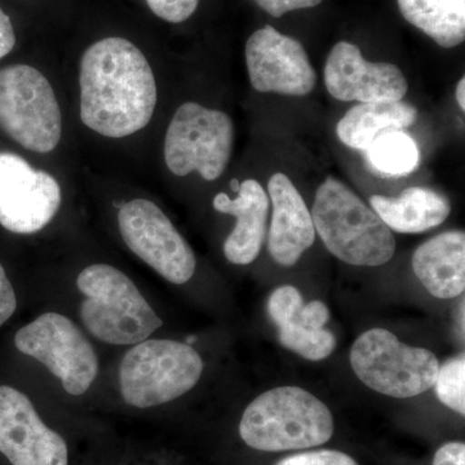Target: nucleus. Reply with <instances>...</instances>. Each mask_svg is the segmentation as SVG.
<instances>
[{
  "label": "nucleus",
  "instance_id": "obj_1",
  "mask_svg": "<svg viewBox=\"0 0 465 465\" xmlns=\"http://www.w3.org/2000/svg\"><path fill=\"white\" fill-rule=\"evenodd\" d=\"M64 74L73 131L110 152L148 146L159 124L161 72L125 36L92 42Z\"/></svg>",
  "mask_w": 465,
  "mask_h": 465
},
{
  "label": "nucleus",
  "instance_id": "obj_2",
  "mask_svg": "<svg viewBox=\"0 0 465 465\" xmlns=\"http://www.w3.org/2000/svg\"><path fill=\"white\" fill-rule=\"evenodd\" d=\"M0 134L30 157L65 166L74 131L57 70L27 63L0 67Z\"/></svg>",
  "mask_w": 465,
  "mask_h": 465
},
{
  "label": "nucleus",
  "instance_id": "obj_3",
  "mask_svg": "<svg viewBox=\"0 0 465 465\" xmlns=\"http://www.w3.org/2000/svg\"><path fill=\"white\" fill-rule=\"evenodd\" d=\"M76 322L96 344L124 349L157 335L163 318L133 275L109 259H88L73 274Z\"/></svg>",
  "mask_w": 465,
  "mask_h": 465
},
{
  "label": "nucleus",
  "instance_id": "obj_4",
  "mask_svg": "<svg viewBox=\"0 0 465 465\" xmlns=\"http://www.w3.org/2000/svg\"><path fill=\"white\" fill-rule=\"evenodd\" d=\"M106 215L122 247L162 280L183 286L197 272V256L164 208L149 193L124 183L103 182Z\"/></svg>",
  "mask_w": 465,
  "mask_h": 465
},
{
  "label": "nucleus",
  "instance_id": "obj_5",
  "mask_svg": "<svg viewBox=\"0 0 465 465\" xmlns=\"http://www.w3.org/2000/svg\"><path fill=\"white\" fill-rule=\"evenodd\" d=\"M73 186L63 164L0 152V226L20 237H45L65 217Z\"/></svg>",
  "mask_w": 465,
  "mask_h": 465
},
{
  "label": "nucleus",
  "instance_id": "obj_6",
  "mask_svg": "<svg viewBox=\"0 0 465 465\" xmlns=\"http://www.w3.org/2000/svg\"><path fill=\"white\" fill-rule=\"evenodd\" d=\"M204 362L189 342L154 335L122 351L116 396L130 409H157L182 399L201 381Z\"/></svg>",
  "mask_w": 465,
  "mask_h": 465
},
{
  "label": "nucleus",
  "instance_id": "obj_7",
  "mask_svg": "<svg viewBox=\"0 0 465 465\" xmlns=\"http://www.w3.org/2000/svg\"><path fill=\"white\" fill-rule=\"evenodd\" d=\"M14 344L73 399L88 396L103 374L96 342L67 312L43 311L17 330Z\"/></svg>",
  "mask_w": 465,
  "mask_h": 465
},
{
  "label": "nucleus",
  "instance_id": "obj_8",
  "mask_svg": "<svg viewBox=\"0 0 465 465\" xmlns=\"http://www.w3.org/2000/svg\"><path fill=\"white\" fill-rule=\"evenodd\" d=\"M159 159L176 179L197 174L217 182L231 164L234 124L224 110L186 100L174 108L162 130Z\"/></svg>",
  "mask_w": 465,
  "mask_h": 465
},
{
  "label": "nucleus",
  "instance_id": "obj_9",
  "mask_svg": "<svg viewBox=\"0 0 465 465\" xmlns=\"http://www.w3.org/2000/svg\"><path fill=\"white\" fill-rule=\"evenodd\" d=\"M311 213L324 246L341 262L381 266L393 258V232L372 208L336 177H326L321 183Z\"/></svg>",
  "mask_w": 465,
  "mask_h": 465
},
{
  "label": "nucleus",
  "instance_id": "obj_10",
  "mask_svg": "<svg viewBox=\"0 0 465 465\" xmlns=\"http://www.w3.org/2000/svg\"><path fill=\"white\" fill-rule=\"evenodd\" d=\"M333 418L322 401L298 387H280L256 397L244 410L241 439L251 449L277 452L316 448L331 440Z\"/></svg>",
  "mask_w": 465,
  "mask_h": 465
},
{
  "label": "nucleus",
  "instance_id": "obj_11",
  "mask_svg": "<svg viewBox=\"0 0 465 465\" xmlns=\"http://www.w3.org/2000/svg\"><path fill=\"white\" fill-rule=\"evenodd\" d=\"M351 365L358 379L384 396L410 399L430 391L440 362L432 351L403 344L391 331L363 332L351 351Z\"/></svg>",
  "mask_w": 465,
  "mask_h": 465
},
{
  "label": "nucleus",
  "instance_id": "obj_12",
  "mask_svg": "<svg viewBox=\"0 0 465 465\" xmlns=\"http://www.w3.org/2000/svg\"><path fill=\"white\" fill-rule=\"evenodd\" d=\"M0 454L12 465H69V446L29 394L0 384Z\"/></svg>",
  "mask_w": 465,
  "mask_h": 465
},
{
  "label": "nucleus",
  "instance_id": "obj_13",
  "mask_svg": "<svg viewBox=\"0 0 465 465\" xmlns=\"http://www.w3.org/2000/svg\"><path fill=\"white\" fill-rule=\"evenodd\" d=\"M253 90L284 96H307L317 84L304 45L266 25L250 36L244 47Z\"/></svg>",
  "mask_w": 465,
  "mask_h": 465
},
{
  "label": "nucleus",
  "instance_id": "obj_14",
  "mask_svg": "<svg viewBox=\"0 0 465 465\" xmlns=\"http://www.w3.org/2000/svg\"><path fill=\"white\" fill-rule=\"evenodd\" d=\"M323 75L329 94L344 103L400 101L409 91L406 76L399 66L366 60L356 45L345 41L333 45Z\"/></svg>",
  "mask_w": 465,
  "mask_h": 465
},
{
  "label": "nucleus",
  "instance_id": "obj_15",
  "mask_svg": "<svg viewBox=\"0 0 465 465\" xmlns=\"http://www.w3.org/2000/svg\"><path fill=\"white\" fill-rule=\"evenodd\" d=\"M268 312L284 348L309 361L324 360L332 353L336 339L324 329L330 313L322 302L314 300L304 305L298 289L282 286L269 298Z\"/></svg>",
  "mask_w": 465,
  "mask_h": 465
},
{
  "label": "nucleus",
  "instance_id": "obj_16",
  "mask_svg": "<svg viewBox=\"0 0 465 465\" xmlns=\"http://www.w3.org/2000/svg\"><path fill=\"white\" fill-rule=\"evenodd\" d=\"M268 195L273 204L268 237L269 253L280 265H295L316 240L311 211L287 174H272Z\"/></svg>",
  "mask_w": 465,
  "mask_h": 465
},
{
  "label": "nucleus",
  "instance_id": "obj_17",
  "mask_svg": "<svg viewBox=\"0 0 465 465\" xmlns=\"http://www.w3.org/2000/svg\"><path fill=\"white\" fill-rule=\"evenodd\" d=\"M216 213L232 216L234 228L223 244L225 259L234 265H249L258 259L266 235L269 195L262 183L255 179H247L240 183L237 195L224 192L217 193L213 200Z\"/></svg>",
  "mask_w": 465,
  "mask_h": 465
},
{
  "label": "nucleus",
  "instance_id": "obj_18",
  "mask_svg": "<svg viewBox=\"0 0 465 465\" xmlns=\"http://www.w3.org/2000/svg\"><path fill=\"white\" fill-rule=\"evenodd\" d=\"M418 280L434 298H457L465 290V234L442 232L424 242L412 256Z\"/></svg>",
  "mask_w": 465,
  "mask_h": 465
},
{
  "label": "nucleus",
  "instance_id": "obj_19",
  "mask_svg": "<svg viewBox=\"0 0 465 465\" xmlns=\"http://www.w3.org/2000/svg\"><path fill=\"white\" fill-rule=\"evenodd\" d=\"M370 204L391 231L403 234L436 228L451 213V203L446 195L423 186L407 188L399 197L372 195Z\"/></svg>",
  "mask_w": 465,
  "mask_h": 465
},
{
  "label": "nucleus",
  "instance_id": "obj_20",
  "mask_svg": "<svg viewBox=\"0 0 465 465\" xmlns=\"http://www.w3.org/2000/svg\"><path fill=\"white\" fill-rule=\"evenodd\" d=\"M416 118L418 110L402 100L361 103L339 121L336 134L349 148L366 150L379 134L410 127Z\"/></svg>",
  "mask_w": 465,
  "mask_h": 465
},
{
  "label": "nucleus",
  "instance_id": "obj_21",
  "mask_svg": "<svg viewBox=\"0 0 465 465\" xmlns=\"http://www.w3.org/2000/svg\"><path fill=\"white\" fill-rule=\"evenodd\" d=\"M401 15L443 48L465 39V0H397Z\"/></svg>",
  "mask_w": 465,
  "mask_h": 465
},
{
  "label": "nucleus",
  "instance_id": "obj_22",
  "mask_svg": "<svg viewBox=\"0 0 465 465\" xmlns=\"http://www.w3.org/2000/svg\"><path fill=\"white\" fill-rule=\"evenodd\" d=\"M366 152L375 170L388 176L411 173L420 162V152L415 140L402 130L379 134Z\"/></svg>",
  "mask_w": 465,
  "mask_h": 465
},
{
  "label": "nucleus",
  "instance_id": "obj_23",
  "mask_svg": "<svg viewBox=\"0 0 465 465\" xmlns=\"http://www.w3.org/2000/svg\"><path fill=\"white\" fill-rule=\"evenodd\" d=\"M437 397L443 405L458 414H465V358H452L439 369L436 382Z\"/></svg>",
  "mask_w": 465,
  "mask_h": 465
},
{
  "label": "nucleus",
  "instance_id": "obj_24",
  "mask_svg": "<svg viewBox=\"0 0 465 465\" xmlns=\"http://www.w3.org/2000/svg\"><path fill=\"white\" fill-rule=\"evenodd\" d=\"M152 14L168 24H182L197 11L200 0H145Z\"/></svg>",
  "mask_w": 465,
  "mask_h": 465
},
{
  "label": "nucleus",
  "instance_id": "obj_25",
  "mask_svg": "<svg viewBox=\"0 0 465 465\" xmlns=\"http://www.w3.org/2000/svg\"><path fill=\"white\" fill-rule=\"evenodd\" d=\"M275 465H358L357 461L344 452L335 450H318L291 455Z\"/></svg>",
  "mask_w": 465,
  "mask_h": 465
},
{
  "label": "nucleus",
  "instance_id": "obj_26",
  "mask_svg": "<svg viewBox=\"0 0 465 465\" xmlns=\"http://www.w3.org/2000/svg\"><path fill=\"white\" fill-rule=\"evenodd\" d=\"M18 308V299L14 283L0 262V329L15 316Z\"/></svg>",
  "mask_w": 465,
  "mask_h": 465
},
{
  "label": "nucleus",
  "instance_id": "obj_27",
  "mask_svg": "<svg viewBox=\"0 0 465 465\" xmlns=\"http://www.w3.org/2000/svg\"><path fill=\"white\" fill-rule=\"evenodd\" d=\"M260 8L273 17H282L289 12L298 9L313 8L320 5L323 0H253Z\"/></svg>",
  "mask_w": 465,
  "mask_h": 465
},
{
  "label": "nucleus",
  "instance_id": "obj_28",
  "mask_svg": "<svg viewBox=\"0 0 465 465\" xmlns=\"http://www.w3.org/2000/svg\"><path fill=\"white\" fill-rule=\"evenodd\" d=\"M433 465H465V445L463 442H449L437 450Z\"/></svg>",
  "mask_w": 465,
  "mask_h": 465
},
{
  "label": "nucleus",
  "instance_id": "obj_29",
  "mask_svg": "<svg viewBox=\"0 0 465 465\" xmlns=\"http://www.w3.org/2000/svg\"><path fill=\"white\" fill-rule=\"evenodd\" d=\"M16 33L8 15L0 7V60L7 57L16 47Z\"/></svg>",
  "mask_w": 465,
  "mask_h": 465
},
{
  "label": "nucleus",
  "instance_id": "obj_30",
  "mask_svg": "<svg viewBox=\"0 0 465 465\" xmlns=\"http://www.w3.org/2000/svg\"><path fill=\"white\" fill-rule=\"evenodd\" d=\"M455 96H457L458 105L460 106V109L465 110V78L461 76L460 81L458 82L457 92H455Z\"/></svg>",
  "mask_w": 465,
  "mask_h": 465
}]
</instances>
